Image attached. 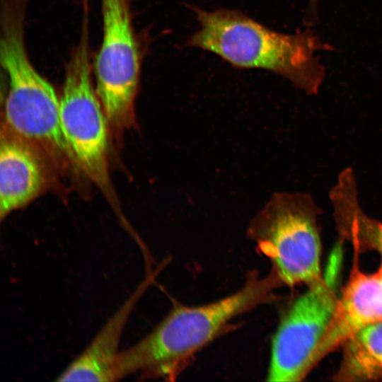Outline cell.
Instances as JSON below:
<instances>
[{"mask_svg":"<svg viewBox=\"0 0 382 382\" xmlns=\"http://www.w3.org/2000/svg\"><path fill=\"white\" fill-rule=\"evenodd\" d=\"M282 285L272 271L265 276L253 272L240 289L219 300L175 306L149 333L120 352L118 380L134 374L141 378H175L233 320L276 299L274 291Z\"/></svg>","mask_w":382,"mask_h":382,"instance_id":"cell-1","label":"cell"},{"mask_svg":"<svg viewBox=\"0 0 382 382\" xmlns=\"http://www.w3.org/2000/svg\"><path fill=\"white\" fill-rule=\"evenodd\" d=\"M195 12L199 27L187 46L214 53L238 68L274 72L308 95L318 93L325 70L315 53L334 48L311 30L279 33L236 10Z\"/></svg>","mask_w":382,"mask_h":382,"instance_id":"cell-2","label":"cell"},{"mask_svg":"<svg viewBox=\"0 0 382 382\" xmlns=\"http://www.w3.org/2000/svg\"><path fill=\"white\" fill-rule=\"evenodd\" d=\"M28 0H1L0 59L7 78L5 126L55 164L75 160L60 115V98L28 54L24 23Z\"/></svg>","mask_w":382,"mask_h":382,"instance_id":"cell-3","label":"cell"},{"mask_svg":"<svg viewBox=\"0 0 382 382\" xmlns=\"http://www.w3.org/2000/svg\"><path fill=\"white\" fill-rule=\"evenodd\" d=\"M319 214L310 195L277 192L251 220L249 237L282 284L308 286L320 279Z\"/></svg>","mask_w":382,"mask_h":382,"instance_id":"cell-4","label":"cell"},{"mask_svg":"<svg viewBox=\"0 0 382 382\" xmlns=\"http://www.w3.org/2000/svg\"><path fill=\"white\" fill-rule=\"evenodd\" d=\"M88 19L85 10L79 43L66 65L61 120L76 164L114 204L108 162L110 128L93 83Z\"/></svg>","mask_w":382,"mask_h":382,"instance_id":"cell-5","label":"cell"},{"mask_svg":"<svg viewBox=\"0 0 382 382\" xmlns=\"http://www.w3.org/2000/svg\"><path fill=\"white\" fill-rule=\"evenodd\" d=\"M342 242L333 248L320 279L294 300L283 315L271 347L268 381H301L314 358L338 301Z\"/></svg>","mask_w":382,"mask_h":382,"instance_id":"cell-6","label":"cell"},{"mask_svg":"<svg viewBox=\"0 0 382 382\" xmlns=\"http://www.w3.org/2000/svg\"><path fill=\"white\" fill-rule=\"evenodd\" d=\"M103 37L96 57V90L109 128L117 135L135 122L141 52L128 0H101Z\"/></svg>","mask_w":382,"mask_h":382,"instance_id":"cell-7","label":"cell"},{"mask_svg":"<svg viewBox=\"0 0 382 382\" xmlns=\"http://www.w3.org/2000/svg\"><path fill=\"white\" fill-rule=\"evenodd\" d=\"M381 320L382 273H364L355 257L349 279L316 352L315 365L358 331Z\"/></svg>","mask_w":382,"mask_h":382,"instance_id":"cell-8","label":"cell"},{"mask_svg":"<svg viewBox=\"0 0 382 382\" xmlns=\"http://www.w3.org/2000/svg\"><path fill=\"white\" fill-rule=\"evenodd\" d=\"M154 279L152 273L137 285L88 346L58 375L57 381H118L119 347L124 330L134 307Z\"/></svg>","mask_w":382,"mask_h":382,"instance_id":"cell-9","label":"cell"},{"mask_svg":"<svg viewBox=\"0 0 382 382\" xmlns=\"http://www.w3.org/2000/svg\"><path fill=\"white\" fill-rule=\"evenodd\" d=\"M45 158L5 125L0 142V219L24 207L45 188Z\"/></svg>","mask_w":382,"mask_h":382,"instance_id":"cell-10","label":"cell"},{"mask_svg":"<svg viewBox=\"0 0 382 382\" xmlns=\"http://www.w3.org/2000/svg\"><path fill=\"white\" fill-rule=\"evenodd\" d=\"M343 347L334 381H382V320L358 331Z\"/></svg>","mask_w":382,"mask_h":382,"instance_id":"cell-11","label":"cell"},{"mask_svg":"<svg viewBox=\"0 0 382 382\" xmlns=\"http://www.w3.org/2000/svg\"><path fill=\"white\" fill-rule=\"evenodd\" d=\"M352 238L360 251L374 250L382 258V223L369 217L366 214L360 215L355 221ZM378 270L382 273V261Z\"/></svg>","mask_w":382,"mask_h":382,"instance_id":"cell-12","label":"cell"},{"mask_svg":"<svg viewBox=\"0 0 382 382\" xmlns=\"http://www.w3.org/2000/svg\"><path fill=\"white\" fill-rule=\"evenodd\" d=\"M320 0H309L308 9L306 12V22L309 25L316 23L318 18V9Z\"/></svg>","mask_w":382,"mask_h":382,"instance_id":"cell-13","label":"cell"}]
</instances>
